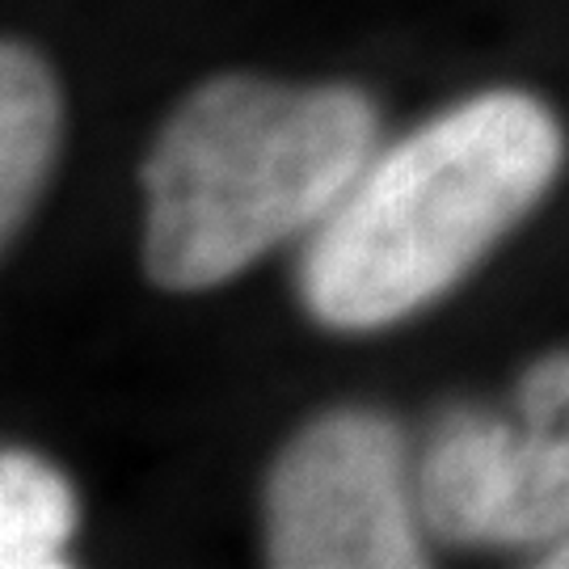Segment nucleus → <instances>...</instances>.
<instances>
[{"mask_svg": "<svg viewBox=\"0 0 569 569\" xmlns=\"http://www.w3.org/2000/svg\"><path fill=\"white\" fill-rule=\"evenodd\" d=\"M422 523L456 545L569 540V350L531 367L519 422L456 413L418 468Z\"/></svg>", "mask_w": 569, "mask_h": 569, "instance_id": "20e7f679", "label": "nucleus"}, {"mask_svg": "<svg viewBox=\"0 0 569 569\" xmlns=\"http://www.w3.org/2000/svg\"><path fill=\"white\" fill-rule=\"evenodd\" d=\"M549 106L493 89L451 106L350 182L308 244L300 291L317 321L371 329L448 291L561 169Z\"/></svg>", "mask_w": 569, "mask_h": 569, "instance_id": "f257e3e1", "label": "nucleus"}, {"mask_svg": "<svg viewBox=\"0 0 569 569\" xmlns=\"http://www.w3.org/2000/svg\"><path fill=\"white\" fill-rule=\"evenodd\" d=\"M540 566H561V569H569V540H561V545H552V552L540 561Z\"/></svg>", "mask_w": 569, "mask_h": 569, "instance_id": "0eeeda50", "label": "nucleus"}, {"mask_svg": "<svg viewBox=\"0 0 569 569\" xmlns=\"http://www.w3.org/2000/svg\"><path fill=\"white\" fill-rule=\"evenodd\" d=\"M60 140V89L21 42L0 51V224L4 241L26 224Z\"/></svg>", "mask_w": 569, "mask_h": 569, "instance_id": "39448f33", "label": "nucleus"}, {"mask_svg": "<svg viewBox=\"0 0 569 569\" xmlns=\"http://www.w3.org/2000/svg\"><path fill=\"white\" fill-rule=\"evenodd\" d=\"M376 127V106L350 84H199L143 164L148 279L164 291H207L326 220L363 173Z\"/></svg>", "mask_w": 569, "mask_h": 569, "instance_id": "f03ea898", "label": "nucleus"}, {"mask_svg": "<svg viewBox=\"0 0 569 569\" xmlns=\"http://www.w3.org/2000/svg\"><path fill=\"white\" fill-rule=\"evenodd\" d=\"M77 528V498L56 468L30 451L0 456V566H60Z\"/></svg>", "mask_w": 569, "mask_h": 569, "instance_id": "423d86ee", "label": "nucleus"}, {"mask_svg": "<svg viewBox=\"0 0 569 569\" xmlns=\"http://www.w3.org/2000/svg\"><path fill=\"white\" fill-rule=\"evenodd\" d=\"M266 549L287 569L427 566L401 430L367 409L300 430L266 486Z\"/></svg>", "mask_w": 569, "mask_h": 569, "instance_id": "7ed1b4c3", "label": "nucleus"}]
</instances>
